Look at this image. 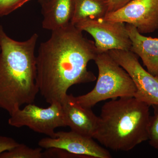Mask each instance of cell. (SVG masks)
<instances>
[{
    "label": "cell",
    "mask_w": 158,
    "mask_h": 158,
    "mask_svg": "<svg viewBox=\"0 0 158 158\" xmlns=\"http://www.w3.org/2000/svg\"><path fill=\"white\" fill-rule=\"evenodd\" d=\"M33 0H0V17L7 15Z\"/></svg>",
    "instance_id": "16"
},
{
    "label": "cell",
    "mask_w": 158,
    "mask_h": 158,
    "mask_svg": "<svg viewBox=\"0 0 158 158\" xmlns=\"http://www.w3.org/2000/svg\"><path fill=\"white\" fill-rule=\"evenodd\" d=\"M107 52L132 79L136 88L134 97L150 106L158 105V77L142 67L138 56L131 51L113 49Z\"/></svg>",
    "instance_id": "7"
},
{
    "label": "cell",
    "mask_w": 158,
    "mask_h": 158,
    "mask_svg": "<svg viewBox=\"0 0 158 158\" xmlns=\"http://www.w3.org/2000/svg\"><path fill=\"white\" fill-rule=\"evenodd\" d=\"M105 19L132 25L141 34L158 30V0H132Z\"/></svg>",
    "instance_id": "9"
},
{
    "label": "cell",
    "mask_w": 158,
    "mask_h": 158,
    "mask_svg": "<svg viewBox=\"0 0 158 158\" xmlns=\"http://www.w3.org/2000/svg\"><path fill=\"white\" fill-rule=\"evenodd\" d=\"M38 34L19 41L0 25V108L9 115L24 105L34 103L39 92L35 51Z\"/></svg>",
    "instance_id": "2"
},
{
    "label": "cell",
    "mask_w": 158,
    "mask_h": 158,
    "mask_svg": "<svg viewBox=\"0 0 158 158\" xmlns=\"http://www.w3.org/2000/svg\"><path fill=\"white\" fill-rule=\"evenodd\" d=\"M149 105L134 97L105 103L98 116L94 139L115 151H129L148 140Z\"/></svg>",
    "instance_id": "3"
},
{
    "label": "cell",
    "mask_w": 158,
    "mask_h": 158,
    "mask_svg": "<svg viewBox=\"0 0 158 158\" xmlns=\"http://www.w3.org/2000/svg\"><path fill=\"white\" fill-rule=\"evenodd\" d=\"M43 28L52 31L71 23L74 12V0H50L41 5Z\"/></svg>",
    "instance_id": "12"
},
{
    "label": "cell",
    "mask_w": 158,
    "mask_h": 158,
    "mask_svg": "<svg viewBox=\"0 0 158 158\" xmlns=\"http://www.w3.org/2000/svg\"><path fill=\"white\" fill-rule=\"evenodd\" d=\"M40 147L45 149L57 148L71 154L75 158H111L110 152L98 144L93 138L73 131L57 132L54 138L46 137L38 142Z\"/></svg>",
    "instance_id": "8"
},
{
    "label": "cell",
    "mask_w": 158,
    "mask_h": 158,
    "mask_svg": "<svg viewBox=\"0 0 158 158\" xmlns=\"http://www.w3.org/2000/svg\"><path fill=\"white\" fill-rule=\"evenodd\" d=\"M126 26L131 41V51L141 58L148 72L158 77V37H145L132 25Z\"/></svg>",
    "instance_id": "11"
},
{
    "label": "cell",
    "mask_w": 158,
    "mask_h": 158,
    "mask_svg": "<svg viewBox=\"0 0 158 158\" xmlns=\"http://www.w3.org/2000/svg\"><path fill=\"white\" fill-rule=\"evenodd\" d=\"M1 45H0V52H1Z\"/></svg>",
    "instance_id": "20"
},
{
    "label": "cell",
    "mask_w": 158,
    "mask_h": 158,
    "mask_svg": "<svg viewBox=\"0 0 158 158\" xmlns=\"http://www.w3.org/2000/svg\"><path fill=\"white\" fill-rule=\"evenodd\" d=\"M132 0H109L108 13L121 9Z\"/></svg>",
    "instance_id": "18"
},
{
    "label": "cell",
    "mask_w": 158,
    "mask_h": 158,
    "mask_svg": "<svg viewBox=\"0 0 158 158\" xmlns=\"http://www.w3.org/2000/svg\"><path fill=\"white\" fill-rule=\"evenodd\" d=\"M19 144V143L13 138L0 135V155L13 149Z\"/></svg>",
    "instance_id": "17"
},
{
    "label": "cell",
    "mask_w": 158,
    "mask_h": 158,
    "mask_svg": "<svg viewBox=\"0 0 158 158\" xmlns=\"http://www.w3.org/2000/svg\"><path fill=\"white\" fill-rule=\"evenodd\" d=\"M61 104L66 126L70 127L71 131L93 138L98 125V116L91 108L82 106L72 94H67Z\"/></svg>",
    "instance_id": "10"
},
{
    "label": "cell",
    "mask_w": 158,
    "mask_h": 158,
    "mask_svg": "<svg viewBox=\"0 0 158 158\" xmlns=\"http://www.w3.org/2000/svg\"><path fill=\"white\" fill-rule=\"evenodd\" d=\"M52 32L36 56L37 86L50 105L62 104L73 85L96 80L88 65L99 54L94 42L71 23Z\"/></svg>",
    "instance_id": "1"
},
{
    "label": "cell",
    "mask_w": 158,
    "mask_h": 158,
    "mask_svg": "<svg viewBox=\"0 0 158 158\" xmlns=\"http://www.w3.org/2000/svg\"><path fill=\"white\" fill-rule=\"evenodd\" d=\"M37 1L39 2L40 4V5L41 6V5H43V4L48 2L50 1V0H37Z\"/></svg>",
    "instance_id": "19"
},
{
    "label": "cell",
    "mask_w": 158,
    "mask_h": 158,
    "mask_svg": "<svg viewBox=\"0 0 158 158\" xmlns=\"http://www.w3.org/2000/svg\"><path fill=\"white\" fill-rule=\"evenodd\" d=\"M75 26L80 31L92 36L99 54L113 49L131 51V41L124 23L109 20L104 18L88 19Z\"/></svg>",
    "instance_id": "6"
},
{
    "label": "cell",
    "mask_w": 158,
    "mask_h": 158,
    "mask_svg": "<svg viewBox=\"0 0 158 158\" xmlns=\"http://www.w3.org/2000/svg\"><path fill=\"white\" fill-rule=\"evenodd\" d=\"M74 12L71 23L88 19L104 18L108 13L109 0H74Z\"/></svg>",
    "instance_id": "13"
},
{
    "label": "cell",
    "mask_w": 158,
    "mask_h": 158,
    "mask_svg": "<svg viewBox=\"0 0 158 158\" xmlns=\"http://www.w3.org/2000/svg\"><path fill=\"white\" fill-rule=\"evenodd\" d=\"M8 123L15 127H27L51 138L55 137L57 128L66 127L62 104L58 102L51 104L46 108L33 103L26 105L10 115Z\"/></svg>",
    "instance_id": "5"
},
{
    "label": "cell",
    "mask_w": 158,
    "mask_h": 158,
    "mask_svg": "<svg viewBox=\"0 0 158 158\" xmlns=\"http://www.w3.org/2000/svg\"><path fill=\"white\" fill-rule=\"evenodd\" d=\"M152 106L153 113L150 118L148 140L152 147L158 150V105Z\"/></svg>",
    "instance_id": "15"
},
{
    "label": "cell",
    "mask_w": 158,
    "mask_h": 158,
    "mask_svg": "<svg viewBox=\"0 0 158 158\" xmlns=\"http://www.w3.org/2000/svg\"><path fill=\"white\" fill-rule=\"evenodd\" d=\"M44 154L41 147L32 148L19 144L13 149L0 155V158H43Z\"/></svg>",
    "instance_id": "14"
},
{
    "label": "cell",
    "mask_w": 158,
    "mask_h": 158,
    "mask_svg": "<svg viewBox=\"0 0 158 158\" xmlns=\"http://www.w3.org/2000/svg\"><path fill=\"white\" fill-rule=\"evenodd\" d=\"M94 61L98 71L96 85L88 93L75 97L78 103L91 108L106 100L135 97L136 88L132 79L107 52L98 54Z\"/></svg>",
    "instance_id": "4"
}]
</instances>
